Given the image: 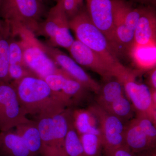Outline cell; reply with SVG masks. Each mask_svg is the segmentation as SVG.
I'll return each mask as SVG.
<instances>
[{
	"label": "cell",
	"instance_id": "obj_17",
	"mask_svg": "<svg viewBox=\"0 0 156 156\" xmlns=\"http://www.w3.org/2000/svg\"><path fill=\"white\" fill-rule=\"evenodd\" d=\"M125 140L126 145L134 154L149 150L155 147L138 126L135 119L126 125Z\"/></svg>",
	"mask_w": 156,
	"mask_h": 156
},
{
	"label": "cell",
	"instance_id": "obj_14",
	"mask_svg": "<svg viewBox=\"0 0 156 156\" xmlns=\"http://www.w3.org/2000/svg\"><path fill=\"white\" fill-rule=\"evenodd\" d=\"M94 115L99 125L102 135L125 134L126 126L124 122L118 117L109 113L95 103L88 108Z\"/></svg>",
	"mask_w": 156,
	"mask_h": 156
},
{
	"label": "cell",
	"instance_id": "obj_1",
	"mask_svg": "<svg viewBox=\"0 0 156 156\" xmlns=\"http://www.w3.org/2000/svg\"><path fill=\"white\" fill-rule=\"evenodd\" d=\"M11 83L15 88L20 107L26 116L53 113L66 108L54 95L44 80L29 76Z\"/></svg>",
	"mask_w": 156,
	"mask_h": 156
},
{
	"label": "cell",
	"instance_id": "obj_32",
	"mask_svg": "<svg viewBox=\"0 0 156 156\" xmlns=\"http://www.w3.org/2000/svg\"><path fill=\"white\" fill-rule=\"evenodd\" d=\"M136 1H139L141 2L151 3H153V4L156 2V0H136Z\"/></svg>",
	"mask_w": 156,
	"mask_h": 156
},
{
	"label": "cell",
	"instance_id": "obj_36",
	"mask_svg": "<svg viewBox=\"0 0 156 156\" xmlns=\"http://www.w3.org/2000/svg\"><path fill=\"white\" fill-rule=\"evenodd\" d=\"M67 156V155H65V156Z\"/></svg>",
	"mask_w": 156,
	"mask_h": 156
},
{
	"label": "cell",
	"instance_id": "obj_20",
	"mask_svg": "<svg viewBox=\"0 0 156 156\" xmlns=\"http://www.w3.org/2000/svg\"><path fill=\"white\" fill-rule=\"evenodd\" d=\"M53 119L56 147L59 150L65 151V139L69 129L70 124L72 121L71 108H65L53 114Z\"/></svg>",
	"mask_w": 156,
	"mask_h": 156
},
{
	"label": "cell",
	"instance_id": "obj_37",
	"mask_svg": "<svg viewBox=\"0 0 156 156\" xmlns=\"http://www.w3.org/2000/svg\"><path fill=\"white\" fill-rule=\"evenodd\" d=\"M2 23V22H1V23Z\"/></svg>",
	"mask_w": 156,
	"mask_h": 156
},
{
	"label": "cell",
	"instance_id": "obj_5",
	"mask_svg": "<svg viewBox=\"0 0 156 156\" xmlns=\"http://www.w3.org/2000/svg\"><path fill=\"white\" fill-rule=\"evenodd\" d=\"M20 37L24 64L36 76L44 80L48 76L62 70L46 53L34 34L28 33Z\"/></svg>",
	"mask_w": 156,
	"mask_h": 156
},
{
	"label": "cell",
	"instance_id": "obj_2",
	"mask_svg": "<svg viewBox=\"0 0 156 156\" xmlns=\"http://www.w3.org/2000/svg\"><path fill=\"white\" fill-rule=\"evenodd\" d=\"M44 12L43 0H0V19L11 36L37 34Z\"/></svg>",
	"mask_w": 156,
	"mask_h": 156
},
{
	"label": "cell",
	"instance_id": "obj_25",
	"mask_svg": "<svg viewBox=\"0 0 156 156\" xmlns=\"http://www.w3.org/2000/svg\"><path fill=\"white\" fill-rule=\"evenodd\" d=\"M79 136L85 156H100L103 148L101 134L87 133Z\"/></svg>",
	"mask_w": 156,
	"mask_h": 156
},
{
	"label": "cell",
	"instance_id": "obj_10",
	"mask_svg": "<svg viewBox=\"0 0 156 156\" xmlns=\"http://www.w3.org/2000/svg\"><path fill=\"white\" fill-rule=\"evenodd\" d=\"M42 46L48 56L60 66L62 69L90 92L97 95L99 93L101 88L100 84L92 79L73 58L56 48L43 44Z\"/></svg>",
	"mask_w": 156,
	"mask_h": 156
},
{
	"label": "cell",
	"instance_id": "obj_24",
	"mask_svg": "<svg viewBox=\"0 0 156 156\" xmlns=\"http://www.w3.org/2000/svg\"><path fill=\"white\" fill-rule=\"evenodd\" d=\"M64 148L68 156H85L80 136L72 121L64 140Z\"/></svg>",
	"mask_w": 156,
	"mask_h": 156
},
{
	"label": "cell",
	"instance_id": "obj_7",
	"mask_svg": "<svg viewBox=\"0 0 156 156\" xmlns=\"http://www.w3.org/2000/svg\"><path fill=\"white\" fill-rule=\"evenodd\" d=\"M87 14L92 23L104 35L115 54L119 48L115 35L112 0H86Z\"/></svg>",
	"mask_w": 156,
	"mask_h": 156
},
{
	"label": "cell",
	"instance_id": "obj_23",
	"mask_svg": "<svg viewBox=\"0 0 156 156\" xmlns=\"http://www.w3.org/2000/svg\"><path fill=\"white\" fill-rule=\"evenodd\" d=\"M104 110L124 122L133 116L134 109L131 101L123 95Z\"/></svg>",
	"mask_w": 156,
	"mask_h": 156
},
{
	"label": "cell",
	"instance_id": "obj_4",
	"mask_svg": "<svg viewBox=\"0 0 156 156\" xmlns=\"http://www.w3.org/2000/svg\"><path fill=\"white\" fill-rule=\"evenodd\" d=\"M136 73L121 64L115 71L114 78L122 83L137 115L147 117L156 125V107L152 102L151 89L146 85L136 82Z\"/></svg>",
	"mask_w": 156,
	"mask_h": 156
},
{
	"label": "cell",
	"instance_id": "obj_15",
	"mask_svg": "<svg viewBox=\"0 0 156 156\" xmlns=\"http://www.w3.org/2000/svg\"><path fill=\"white\" fill-rule=\"evenodd\" d=\"M15 131L34 156H42L43 146L36 122L30 120L15 127Z\"/></svg>",
	"mask_w": 156,
	"mask_h": 156
},
{
	"label": "cell",
	"instance_id": "obj_3",
	"mask_svg": "<svg viewBox=\"0 0 156 156\" xmlns=\"http://www.w3.org/2000/svg\"><path fill=\"white\" fill-rule=\"evenodd\" d=\"M69 26L75 34L76 40L98 54L115 71L121 63L104 35L90 20L87 10L82 9L69 19Z\"/></svg>",
	"mask_w": 156,
	"mask_h": 156
},
{
	"label": "cell",
	"instance_id": "obj_30",
	"mask_svg": "<svg viewBox=\"0 0 156 156\" xmlns=\"http://www.w3.org/2000/svg\"><path fill=\"white\" fill-rule=\"evenodd\" d=\"M148 84L151 90H156V68H154L148 71Z\"/></svg>",
	"mask_w": 156,
	"mask_h": 156
},
{
	"label": "cell",
	"instance_id": "obj_33",
	"mask_svg": "<svg viewBox=\"0 0 156 156\" xmlns=\"http://www.w3.org/2000/svg\"><path fill=\"white\" fill-rule=\"evenodd\" d=\"M152 156H156V153H153L152 154Z\"/></svg>",
	"mask_w": 156,
	"mask_h": 156
},
{
	"label": "cell",
	"instance_id": "obj_9",
	"mask_svg": "<svg viewBox=\"0 0 156 156\" xmlns=\"http://www.w3.org/2000/svg\"><path fill=\"white\" fill-rule=\"evenodd\" d=\"M68 50L76 62L100 75L105 81L114 78L115 69L98 54L77 40Z\"/></svg>",
	"mask_w": 156,
	"mask_h": 156
},
{
	"label": "cell",
	"instance_id": "obj_13",
	"mask_svg": "<svg viewBox=\"0 0 156 156\" xmlns=\"http://www.w3.org/2000/svg\"><path fill=\"white\" fill-rule=\"evenodd\" d=\"M90 92L71 76L66 79L61 91L55 95L66 108L79 106L89 99Z\"/></svg>",
	"mask_w": 156,
	"mask_h": 156
},
{
	"label": "cell",
	"instance_id": "obj_8",
	"mask_svg": "<svg viewBox=\"0 0 156 156\" xmlns=\"http://www.w3.org/2000/svg\"><path fill=\"white\" fill-rule=\"evenodd\" d=\"M30 120L20 107L14 86L11 83L0 84V131L13 129Z\"/></svg>",
	"mask_w": 156,
	"mask_h": 156
},
{
	"label": "cell",
	"instance_id": "obj_6",
	"mask_svg": "<svg viewBox=\"0 0 156 156\" xmlns=\"http://www.w3.org/2000/svg\"><path fill=\"white\" fill-rule=\"evenodd\" d=\"M37 34L49 38L53 45L67 49L75 40L70 31L69 19L58 2L50 9L46 19L41 23Z\"/></svg>",
	"mask_w": 156,
	"mask_h": 156
},
{
	"label": "cell",
	"instance_id": "obj_21",
	"mask_svg": "<svg viewBox=\"0 0 156 156\" xmlns=\"http://www.w3.org/2000/svg\"><path fill=\"white\" fill-rule=\"evenodd\" d=\"M107 81L100 92L97 95L96 103L104 109H106L115 101L124 95V89L122 83L115 78Z\"/></svg>",
	"mask_w": 156,
	"mask_h": 156
},
{
	"label": "cell",
	"instance_id": "obj_18",
	"mask_svg": "<svg viewBox=\"0 0 156 156\" xmlns=\"http://www.w3.org/2000/svg\"><path fill=\"white\" fill-rule=\"evenodd\" d=\"M128 53L140 71H149L156 67V45L142 46L133 44Z\"/></svg>",
	"mask_w": 156,
	"mask_h": 156
},
{
	"label": "cell",
	"instance_id": "obj_29",
	"mask_svg": "<svg viewBox=\"0 0 156 156\" xmlns=\"http://www.w3.org/2000/svg\"><path fill=\"white\" fill-rule=\"evenodd\" d=\"M108 156H136L127 146H122L112 151Z\"/></svg>",
	"mask_w": 156,
	"mask_h": 156
},
{
	"label": "cell",
	"instance_id": "obj_34",
	"mask_svg": "<svg viewBox=\"0 0 156 156\" xmlns=\"http://www.w3.org/2000/svg\"><path fill=\"white\" fill-rule=\"evenodd\" d=\"M153 153H151L150 155H146L144 156H152V155Z\"/></svg>",
	"mask_w": 156,
	"mask_h": 156
},
{
	"label": "cell",
	"instance_id": "obj_12",
	"mask_svg": "<svg viewBox=\"0 0 156 156\" xmlns=\"http://www.w3.org/2000/svg\"><path fill=\"white\" fill-rule=\"evenodd\" d=\"M54 113H45L36 116L35 122L40 131L43 146L42 156L67 155L65 151L59 150L56 147L53 119Z\"/></svg>",
	"mask_w": 156,
	"mask_h": 156
},
{
	"label": "cell",
	"instance_id": "obj_11",
	"mask_svg": "<svg viewBox=\"0 0 156 156\" xmlns=\"http://www.w3.org/2000/svg\"><path fill=\"white\" fill-rule=\"evenodd\" d=\"M133 44L138 46L156 45V17L151 7L142 8L134 30Z\"/></svg>",
	"mask_w": 156,
	"mask_h": 156
},
{
	"label": "cell",
	"instance_id": "obj_22",
	"mask_svg": "<svg viewBox=\"0 0 156 156\" xmlns=\"http://www.w3.org/2000/svg\"><path fill=\"white\" fill-rule=\"evenodd\" d=\"M10 33L3 22L0 23V84L11 83L9 75Z\"/></svg>",
	"mask_w": 156,
	"mask_h": 156
},
{
	"label": "cell",
	"instance_id": "obj_26",
	"mask_svg": "<svg viewBox=\"0 0 156 156\" xmlns=\"http://www.w3.org/2000/svg\"><path fill=\"white\" fill-rule=\"evenodd\" d=\"M9 65L25 66L23 58V50L20 42H17L13 37L9 38Z\"/></svg>",
	"mask_w": 156,
	"mask_h": 156
},
{
	"label": "cell",
	"instance_id": "obj_35",
	"mask_svg": "<svg viewBox=\"0 0 156 156\" xmlns=\"http://www.w3.org/2000/svg\"><path fill=\"white\" fill-rule=\"evenodd\" d=\"M2 20H1V19H0V23H1V22H2Z\"/></svg>",
	"mask_w": 156,
	"mask_h": 156
},
{
	"label": "cell",
	"instance_id": "obj_28",
	"mask_svg": "<svg viewBox=\"0 0 156 156\" xmlns=\"http://www.w3.org/2000/svg\"><path fill=\"white\" fill-rule=\"evenodd\" d=\"M84 0H56L64 9L69 19L74 16L83 9Z\"/></svg>",
	"mask_w": 156,
	"mask_h": 156
},
{
	"label": "cell",
	"instance_id": "obj_19",
	"mask_svg": "<svg viewBox=\"0 0 156 156\" xmlns=\"http://www.w3.org/2000/svg\"><path fill=\"white\" fill-rule=\"evenodd\" d=\"M73 125L79 135L93 133L101 134L99 125L89 109H72Z\"/></svg>",
	"mask_w": 156,
	"mask_h": 156
},
{
	"label": "cell",
	"instance_id": "obj_16",
	"mask_svg": "<svg viewBox=\"0 0 156 156\" xmlns=\"http://www.w3.org/2000/svg\"><path fill=\"white\" fill-rule=\"evenodd\" d=\"M0 156H34L13 129L0 131Z\"/></svg>",
	"mask_w": 156,
	"mask_h": 156
},
{
	"label": "cell",
	"instance_id": "obj_27",
	"mask_svg": "<svg viewBox=\"0 0 156 156\" xmlns=\"http://www.w3.org/2000/svg\"><path fill=\"white\" fill-rule=\"evenodd\" d=\"M136 120L137 125L144 132L151 142L155 145L156 140V125L150 119L144 115H137Z\"/></svg>",
	"mask_w": 156,
	"mask_h": 156
},
{
	"label": "cell",
	"instance_id": "obj_31",
	"mask_svg": "<svg viewBox=\"0 0 156 156\" xmlns=\"http://www.w3.org/2000/svg\"><path fill=\"white\" fill-rule=\"evenodd\" d=\"M152 102L154 106L156 107V90H151Z\"/></svg>",
	"mask_w": 156,
	"mask_h": 156
}]
</instances>
